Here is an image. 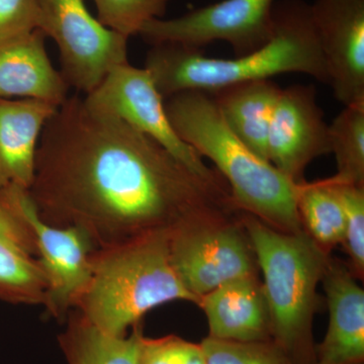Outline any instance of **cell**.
I'll use <instances>...</instances> for the list:
<instances>
[{
	"mask_svg": "<svg viewBox=\"0 0 364 364\" xmlns=\"http://www.w3.org/2000/svg\"><path fill=\"white\" fill-rule=\"evenodd\" d=\"M43 221L97 249L239 214L226 182L196 176L150 136L73 95L46 124L28 191Z\"/></svg>",
	"mask_w": 364,
	"mask_h": 364,
	"instance_id": "6da1fadb",
	"label": "cell"
},
{
	"mask_svg": "<svg viewBox=\"0 0 364 364\" xmlns=\"http://www.w3.org/2000/svg\"><path fill=\"white\" fill-rule=\"evenodd\" d=\"M272 39L259 49L233 59L210 58L186 46H152L145 67L164 100L184 92L214 93L230 86L265 80L284 73H304L329 82L310 6L303 0L274 4Z\"/></svg>",
	"mask_w": 364,
	"mask_h": 364,
	"instance_id": "7a4b0ae2",
	"label": "cell"
},
{
	"mask_svg": "<svg viewBox=\"0 0 364 364\" xmlns=\"http://www.w3.org/2000/svg\"><path fill=\"white\" fill-rule=\"evenodd\" d=\"M165 109L182 140L212 160L241 212L287 233L303 232L299 183L252 152L225 123L212 95L184 91L167 98Z\"/></svg>",
	"mask_w": 364,
	"mask_h": 364,
	"instance_id": "3957f363",
	"label": "cell"
},
{
	"mask_svg": "<svg viewBox=\"0 0 364 364\" xmlns=\"http://www.w3.org/2000/svg\"><path fill=\"white\" fill-rule=\"evenodd\" d=\"M169 235L97 249L90 282L74 310L100 331L121 337L163 304L186 301L198 306L172 267Z\"/></svg>",
	"mask_w": 364,
	"mask_h": 364,
	"instance_id": "277c9868",
	"label": "cell"
},
{
	"mask_svg": "<svg viewBox=\"0 0 364 364\" xmlns=\"http://www.w3.org/2000/svg\"><path fill=\"white\" fill-rule=\"evenodd\" d=\"M272 318V340L294 364L317 363L314 317L329 255L305 233H287L243 212Z\"/></svg>",
	"mask_w": 364,
	"mask_h": 364,
	"instance_id": "5b68a950",
	"label": "cell"
},
{
	"mask_svg": "<svg viewBox=\"0 0 364 364\" xmlns=\"http://www.w3.org/2000/svg\"><path fill=\"white\" fill-rule=\"evenodd\" d=\"M242 215L188 223L169 235L172 267L198 306L203 296L230 280L257 273Z\"/></svg>",
	"mask_w": 364,
	"mask_h": 364,
	"instance_id": "8992f818",
	"label": "cell"
},
{
	"mask_svg": "<svg viewBox=\"0 0 364 364\" xmlns=\"http://www.w3.org/2000/svg\"><path fill=\"white\" fill-rule=\"evenodd\" d=\"M38 30L56 43L66 82L85 95L128 62V38L91 16L83 0H39Z\"/></svg>",
	"mask_w": 364,
	"mask_h": 364,
	"instance_id": "52a82bcc",
	"label": "cell"
},
{
	"mask_svg": "<svg viewBox=\"0 0 364 364\" xmlns=\"http://www.w3.org/2000/svg\"><path fill=\"white\" fill-rule=\"evenodd\" d=\"M85 100L92 109L116 117L150 136L205 181L226 182L217 170L208 167L203 157L174 130L165 109V100L147 69L136 68L129 62L119 64L95 90L85 95Z\"/></svg>",
	"mask_w": 364,
	"mask_h": 364,
	"instance_id": "ba28073f",
	"label": "cell"
},
{
	"mask_svg": "<svg viewBox=\"0 0 364 364\" xmlns=\"http://www.w3.org/2000/svg\"><path fill=\"white\" fill-rule=\"evenodd\" d=\"M274 0H223L179 18H156L139 35L150 45L176 44L200 50L222 41L236 56L259 49L274 31Z\"/></svg>",
	"mask_w": 364,
	"mask_h": 364,
	"instance_id": "9c48e42d",
	"label": "cell"
},
{
	"mask_svg": "<svg viewBox=\"0 0 364 364\" xmlns=\"http://www.w3.org/2000/svg\"><path fill=\"white\" fill-rule=\"evenodd\" d=\"M28 223L35 240L36 259L46 280V312L65 322L85 293L91 277L92 255L97 250L87 235L75 227H56L37 214L28 191H2Z\"/></svg>",
	"mask_w": 364,
	"mask_h": 364,
	"instance_id": "30bf717a",
	"label": "cell"
},
{
	"mask_svg": "<svg viewBox=\"0 0 364 364\" xmlns=\"http://www.w3.org/2000/svg\"><path fill=\"white\" fill-rule=\"evenodd\" d=\"M310 13L334 97L364 105V0H316Z\"/></svg>",
	"mask_w": 364,
	"mask_h": 364,
	"instance_id": "8fae6325",
	"label": "cell"
},
{
	"mask_svg": "<svg viewBox=\"0 0 364 364\" xmlns=\"http://www.w3.org/2000/svg\"><path fill=\"white\" fill-rule=\"evenodd\" d=\"M331 153L329 126L313 85L280 91L267 139L268 161L294 182H301L313 160Z\"/></svg>",
	"mask_w": 364,
	"mask_h": 364,
	"instance_id": "7c38bea8",
	"label": "cell"
},
{
	"mask_svg": "<svg viewBox=\"0 0 364 364\" xmlns=\"http://www.w3.org/2000/svg\"><path fill=\"white\" fill-rule=\"evenodd\" d=\"M329 311L323 341L316 345L318 363L363 364L364 291L346 263L329 256L322 277Z\"/></svg>",
	"mask_w": 364,
	"mask_h": 364,
	"instance_id": "4fadbf2b",
	"label": "cell"
},
{
	"mask_svg": "<svg viewBox=\"0 0 364 364\" xmlns=\"http://www.w3.org/2000/svg\"><path fill=\"white\" fill-rule=\"evenodd\" d=\"M58 107L33 98H0V193L30 191L41 135Z\"/></svg>",
	"mask_w": 364,
	"mask_h": 364,
	"instance_id": "5bb4252c",
	"label": "cell"
},
{
	"mask_svg": "<svg viewBox=\"0 0 364 364\" xmlns=\"http://www.w3.org/2000/svg\"><path fill=\"white\" fill-rule=\"evenodd\" d=\"M208 337L239 342L272 340V318L262 282L255 274L230 280L200 299Z\"/></svg>",
	"mask_w": 364,
	"mask_h": 364,
	"instance_id": "9a60e30c",
	"label": "cell"
},
{
	"mask_svg": "<svg viewBox=\"0 0 364 364\" xmlns=\"http://www.w3.org/2000/svg\"><path fill=\"white\" fill-rule=\"evenodd\" d=\"M40 30L0 43V98H33L60 107L69 85L53 66Z\"/></svg>",
	"mask_w": 364,
	"mask_h": 364,
	"instance_id": "2e32d148",
	"label": "cell"
},
{
	"mask_svg": "<svg viewBox=\"0 0 364 364\" xmlns=\"http://www.w3.org/2000/svg\"><path fill=\"white\" fill-rule=\"evenodd\" d=\"M280 91L279 86L265 79L210 93L230 130L267 161L268 133Z\"/></svg>",
	"mask_w": 364,
	"mask_h": 364,
	"instance_id": "e0dca14e",
	"label": "cell"
},
{
	"mask_svg": "<svg viewBox=\"0 0 364 364\" xmlns=\"http://www.w3.org/2000/svg\"><path fill=\"white\" fill-rule=\"evenodd\" d=\"M58 341L68 364H136L140 324L130 335L112 336L91 325L76 310L67 317Z\"/></svg>",
	"mask_w": 364,
	"mask_h": 364,
	"instance_id": "ac0fdd59",
	"label": "cell"
},
{
	"mask_svg": "<svg viewBox=\"0 0 364 364\" xmlns=\"http://www.w3.org/2000/svg\"><path fill=\"white\" fill-rule=\"evenodd\" d=\"M296 208L304 232L328 254L345 239V214L330 177L299 182Z\"/></svg>",
	"mask_w": 364,
	"mask_h": 364,
	"instance_id": "d6986e66",
	"label": "cell"
},
{
	"mask_svg": "<svg viewBox=\"0 0 364 364\" xmlns=\"http://www.w3.org/2000/svg\"><path fill=\"white\" fill-rule=\"evenodd\" d=\"M46 280L37 259L0 238V299L18 305L43 306Z\"/></svg>",
	"mask_w": 364,
	"mask_h": 364,
	"instance_id": "ffe728a7",
	"label": "cell"
},
{
	"mask_svg": "<svg viewBox=\"0 0 364 364\" xmlns=\"http://www.w3.org/2000/svg\"><path fill=\"white\" fill-rule=\"evenodd\" d=\"M329 138L337 163L333 178L364 186V105L345 107L330 124Z\"/></svg>",
	"mask_w": 364,
	"mask_h": 364,
	"instance_id": "44dd1931",
	"label": "cell"
},
{
	"mask_svg": "<svg viewBox=\"0 0 364 364\" xmlns=\"http://www.w3.org/2000/svg\"><path fill=\"white\" fill-rule=\"evenodd\" d=\"M97 18L126 38L139 35L146 23L163 18L169 0H93Z\"/></svg>",
	"mask_w": 364,
	"mask_h": 364,
	"instance_id": "7402d4cb",
	"label": "cell"
},
{
	"mask_svg": "<svg viewBox=\"0 0 364 364\" xmlns=\"http://www.w3.org/2000/svg\"><path fill=\"white\" fill-rule=\"evenodd\" d=\"M200 345L205 364H294L273 340L239 342L208 336Z\"/></svg>",
	"mask_w": 364,
	"mask_h": 364,
	"instance_id": "603a6c76",
	"label": "cell"
},
{
	"mask_svg": "<svg viewBox=\"0 0 364 364\" xmlns=\"http://www.w3.org/2000/svg\"><path fill=\"white\" fill-rule=\"evenodd\" d=\"M345 214L343 247L349 257L348 267L354 277L363 279L364 275V186L345 183L330 177Z\"/></svg>",
	"mask_w": 364,
	"mask_h": 364,
	"instance_id": "cb8c5ba5",
	"label": "cell"
},
{
	"mask_svg": "<svg viewBox=\"0 0 364 364\" xmlns=\"http://www.w3.org/2000/svg\"><path fill=\"white\" fill-rule=\"evenodd\" d=\"M136 364H205L200 343L167 335L148 338L141 335Z\"/></svg>",
	"mask_w": 364,
	"mask_h": 364,
	"instance_id": "d4e9b609",
	"label": "cell"
},
{
	"mask_svg": "<svg viewBox=\"0 0 364 364\" xmlns=\"http://www.w3.org/2000/svg\"><path fill=\"white\" fill-rule=\"evenodd\" d=\"M39 0H0V43L38 30Z\"/></svg>",
	"mask_w": 364,
	"mask_h": 364,
	"instance_id": "484cf974",
	"label": "cell"
},
{
	"mask_svg": "<svg viewBox=\"0 0 364 364\" xmlns=\"http://www.w3.org/2000/svg\"><path fill=\"white\" fill-rule=\"evenodd\" d=\"M0 238L11 242L36 257L32 231L18 208L4 193H0Z\"/></svg>",
	"mask_w": 364,
	"mask_h": 364,
	"instance_id": "4316f807",
	"label": "cell"
},
{
	"mask_svg": "<svg viewBox=\"0 0 364 364\" xmlns=\"http://www.w3.org/2000/svg\"><path fill=\"white\" fill-rule=\"evenodd\" d=\"M313 364H329V363H318V361H317V363H313Z\"/></svg>",
	"mask_w": 364,
	"mask_h": 364,
	"instance_id": "83f0119b",
	"label": "cell"
}]
</instances>
